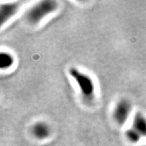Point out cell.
I'll return each mask as SVG.
<instances>
[{
  "instance_id": "6da1fadb",
  "label": "cell",
  "mask_w": 146,
  "mask_h": 146,
  "mask_svg": "<svg viewBox=\"0 0 146 146\" xmlns=\"http://www.w3.org/2000/svg\"><path fill=\"white\" fill-rule=\"evenodd\" d=\"M58 8V3L54 0H45L38 2L27 12L26 18L31 25H37L42 20L52 14Z\"/></svg>"
},
{
  "instance_id": "7a4b0ae2",
  "label": "cell",
  "mask_w": 146,
  "mask_h": 146,
  "mask_svg": "<svg viewBox=\"0 0 146 146\" xmlns=\"http://www.w3.org/2000/svg\"><path fill=\"white\" fill-rule=\"evenodd\" d=\"M70 74L77 83L82 94V96L87 101H91L94 97V83L89 75L81 72L76 68L70 69Z\"/></svg>"
},
{
  "instance_id": "3957f363",
  "label": "cell",
  "mask_w": 146,
  "mask_h": 146,
  "mask_svg": "<svg viewBox=\"0 0 146 146\" xmlns=\"http://www.w3.org/2000/svg\"><path fill=\"white\" fill-rule=\"evenodd\" d=\"M131 104L126 100H122L118 102L113 112V117L116 123L123 125L129 118L131 112Z\"/></svg>"
},
{
  "instance_id": "277c9868",
  "label": "cell",
  "mask_w": 146,
  "mask_h": 146,
  "mask_svg": "<svg viewBox=\"0 0 146 146\" xmlns=\"http://www.w3.org/2000/svg\"><path fill=\"white\" fill-rule=\"evenodd\" d=\"M20 8L19 2L6 3L0 5V22L2 26L17 13Z\"/></svg>"
},
{
  "instance_id": "5b68a950",
  "label": "cell",
  "mask_w": 146,
  "mask_h": 146,
  "mask_svg": "<svg viewBox=\"0 0 146 146\" xmlns=\"http://www.w3.org/2000/svg\"><path fill=\"white\" fill-rule=\"evenodd\" d=\"M32 133L36 139H44L50 136V129L47 123L39 121L35 123L33 126Z\"/></svg>"
},
{
  "instance_id": "8992f818",
  "label": "cell",
  "mask_w": 146,
  "mask_h": 146,
  "mask_svg": "<svg viewBox=\"0 0 146 146\" xmlns=\"http://www.w3.org/2000/svg\"><path fill=\"white\" fill-rule=\"evenodd\" d=\"M133 128L135 129L141 137H146V118L141 113L139 112L134 116Z\"/></svg>"
},
{
  "instance_id": "52a82bcc",
  "label": "cell",
  "mask_w": 146,
  "mask_h": 146,
  "mask_svg": "<svg viewBox=\"0 0 146 146\" xmlns=\"http://www.w3.org/2000/svg\"><path fill=\"white\" fill-rule=\"evenodd\" d=\"M14 58L12 54L8 52H1L0 54V68L1 70H6L12 66Z\"/></svg>"
},
{
  "instance_id": "ba28073f",
  "label": "cell",
  "mask_w": 146,
  "mask_h": 146,
  "mask_svg": "<svg viewBox=\"0 0 146 146\" xmlns=\"http://www.w3.org/2000/svg\"><path fill=\"white\" fill-rule=\"evenodd\" d=\"M126 136L129 141L133 143H137L141 139V135L135 129L132 127L131 129H128L126 131Z\"/></svg>"
}]
</instances>
